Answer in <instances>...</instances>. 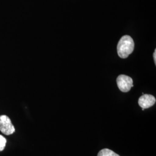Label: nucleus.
<instances>
[{"label": "nucleus", "mask_w": 156, "mask_h": 156, "mask_svg": "<svg viewBox=\"0 0 156 156\" xmlns=\"http://www.w3.org/2000/svg\"><path fill=\"white\" fill-rule=\"evenodd\" d=\"M134 49V42L129 35H124L120 39L117 45V53L122 58H126L133 53Z\"/></svg>", "instance_id": "obj_1"}, {"label": "nucleus", "mask_w": 156, "mask_h": 156, "mask_svg": "<svg viewBox=\"0 0 156 156\" xmlns=\"http://www.w3.org/2000/svg\"><path fill=\"white\" fill-rule=\"evenodd\" d=\"M116 82L119 90L124 93L128 92L134 86L133 79L125 75H119L116 79Z\"/></svg>", "instance_id": "obj_2"}, {"label": "nucleus", "mask_w": 156, "mask_h": 156, "mask_svg": "<svg viewBox=\"0 0 156 156\" xmlns=\"http://www.w3.org/2000/svg\"><path fill=\"white\" fill-rule=\"evenodd\" d=\"M0 131L6 135H11L15 131L11 119L6 115L0 116Z\"/></svg>", "instance_id": "obj_3"}, {"label": "nucleus", "mask_w": 156, "mask_h": 156, "mask_svg": "<svg viewBox=\"0 0 156 156\" xmlns=\"http://www.w3.org/2000/svg\"><path fill=\"white\" fill-rule=\"evenodd\" d=\"M156 103L155 97L151 94H143L138 100V104L142 109H147L153 106Z\"/></svg>", "instance_id": "obj_4"}, {"label": "nucleus", "mask_w": 156, "mask_h": 156, "mask_svg": "<svg viewBox=\"0 0 156 156\" xmlns=\"http://www.w3.org/2000/svg\"><path fill=\"white\" fill-rule=\"evenodd\" d=\"M97 156H120L109 149H104L100 151Z\"/></svg>", "instance_id": "obj_5"}, {"label": "nucleus", "mask_w": 156, "mask_h": 156, "mask_svg": "<svg viewBox=\"0 0 156 156\" xmlns=\"http://www.w3.org/2000/svg\"><path fill=\"white\" fill-rule=\"evenodd\" d=\"M6 140L1 135H0V151H3L5 147Z\"/></svg>", "instance_id": "obj_6"}, {"label": "nucleus", "mask_w": 156, "mask_h": 156, "mask_svg": "<svg viewBox=\"0 0 156 156\" xmlns=\"http://www.w3.org/2000/svg\"><path fill=\"white\" fill-rule=\"evenodd\" d=\"M156 50L155 49L154 50V53H153V58H154V62H155V64H156Z\"/></svg>", "instance_id": "obj_7"}]
</instances>
